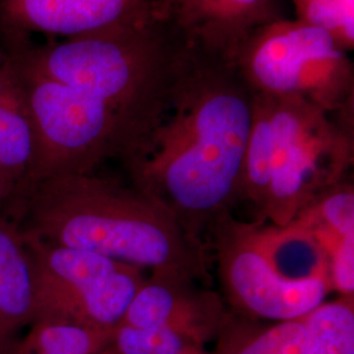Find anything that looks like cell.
I'll list each match as a JSON object with an SVG mask.
<instances>
[{
	"instance_id": "1",
	"label": "cell",
	"mask_w": 354,
	"mask_h": 354,
	"mask_svg": "<svg viewBox=\"0 0 354 354\" xmlns=\"http://www.w3.org/2000/svg\"><path fill=\"white\" fill-rule=\"evenodd\" d=\"M253 102L234 64L178 45L159 113L120 162L130 185L203 241L241 200Z\"/></svg>"
},
{
	"instance_id": "2",
	"label": "cell",
	"mask_w": 354,
	"mask_h": 354,
	"mask_svg": "<svg viewBox=\"0 0 354 354\" xmlns=\"http://www.w3.org/2000/svg\"><path fill=\"white\" fill-rule=\"evenodd\" d=\"M10 219L30 239L97 253L155 276L210 281L203 241L150 196L97 171L39 180Z\"/></svg>"
},
{
	"instance_id": "3",
	"label": "cell",
	"mask_w": 354,
	"mask_h": 354,
	"mask_svg": "<svg viewBox=\"0 0 354 354\" xmlns=\"http://www.w3.org/2000/svg\"><path fill=\"white\" fill-rule=\"evenodd\" d=\"M6 57L33 122L35 184L48 177L92 174L111 159L121 162L145 133L97 95L41 75L8 51Z\"/></svg>"
},
{
	"instance_id": "4",
	"label": "cell",
	"mask_w": 354,
	"mask_h": 354,
	"mask_svg": "<svg viewBox=\"0 0 354 354\" xmlns=\"http://www.w3.org/2000/svg\"><path fill=\"white\" fill-rule=\"evenodd\" d=\"M266 96L272 160L264 219L286 226L345 181L353 163V111L332 113L301 97Z\"/></svg>"
},
{
	"instance_id": "5",
	"label": "cell",
	"mask_w": 354,
	"mask_h": 354,
	"mask_svg": "<svg viewBox=\"0 0 354 354\" xmlns=\"http://www.w3.org/2000/svg\"><path fill=\"white\" fill-rule=\"evenodd\" d=\"M348 54L327 30L283 17L256 29L232 64L253 93L301 97L342 113L353 111Z\"/></svg>"
},
{
	"instance_id": "6",
	"label": "cell",
	"mask_w": 354,
	"mask_h": 354,
	"mask_svg": "<svg viewBox=\"0 0 354 354\" xmlns=\"http://www.w3.org/2000/svg\"><path fill=\"white\" fill-rule=\"evenodd\" d=\"M33 276V322H64L113 329L120 324L145 270L97 253L26 238Z\"/></svg>"
},
{
	"instance_id": "7",
	"label": "cell",
	"mask_w": 354,
	"mask_h": 354,
	"mask_svg": "<svg viewBox=\"0 0 354 354\" xmlns=\"http://www.w3.org/2000/svg\"><path fill=\"white\" fill-rule=\"evenodd\" d=\"M214 250L223 297L238 317L251 320H298L326 301V279L289 281L281 277L259 247L253 223L232 213L218 216L206 234Z\"/></svg>"
},
{
	"instance_id": "8",
	"label": "cell",
	"mask_w": 354,
	"mask_h": 354,
	"mask_svg": "<svg viewBox=\"0 0 354 354\" xmlns=\"http://www.w3.org/2000/svg\"><path fill=\"white\" fill-rule=\"evenodd\" d=\"M152 23V0H0L6 49L37 35L54 41Z\"/></svg>"
},
{
	"instance_id": "9",
	"label": "cell",
	"mask_w": 354,
	"mask_h": 354,
	"mask_svg": "<svg viewBox=\"0 0 354 354\" xmlns=\"http://www.w3.org/2000/svg\"><path fill=\"white\" fill-rule=\"evenodd\" d=\"M153 21L177 45L234 64L253 32L283 19L277 0H152Z\"/></svg>"
},
{
	"instance_id": "10",
	"label": "cell",
	"mask_w": 354,
	"mask_h": 354,
	"mask_svg": "<svg viewBox=\"0 0 354 354\" xmlns=\"http://www.w3.org/2000/svg\"><path fill=\"white\" fill-rule=\"evenodd\" d=\"M189 279L151 274L120 322L143 329L169 328L190 344L218 333L227 317L221 295Z\"/></svg>"
},
{
	"instance_id": "11",
	"label": "cell",
	"mask_w": 354,
	"mask_h": 354,
	"mask_svg": "<svg viewBox=\"0 0 354 354\" xmlns=\"http://www.w3.org/2000/svg\"><path fill=\"white\" fill-rule=\"evenodd\" d=\"M36 140L19 79L6 54L0 58V201L10 218L35 185Z\"/></svg>"
},
{
	"instance_id": "12",
	"label": "cell",
	"mask_w": 354,
	"mask_h": 354,
	"mask_svg": "<svg viewBox=\"0 0 354 354\" xmlns=\"http://www.w3.org/2000/svg\"><path fill=\"white\" fill-rule=\"evenodd\" d=\"M33 276L28 243L16 223L0 216V346L33 322Z\"/></svg>"
},
{
	"instance_id": "13",
	"label": "cell",
	"mask_w": 354,
	"mask_h": 354,
	"mask_svg": "<svg viewBox=\"0 0 354 354\" xmlns=\"http://www.w3.org/2000/svg\"><path fill=\"white\" fill-rule=\"evenodd\" d=\"M253 231L259 247L281 277L330 282L328 254L311 228L294 221L286 226L253 223Z\"/></svg>"
},
{
	"instance_id": "14",
	"label": "cell",
	"mask_w": 354,
	"mask_h": 354,
	"mask_svg": "<svg viewBox=\"0 0 354 354\" xmlns=\"http://www.w3.org/2000/svg\"><path fill=\"white\" fill-rule=\"evenodd\" d=\"M216 354H307L304 320L259 326L256 320L227 315Z\"/></svg>"
},
{
	"instance_id": "15",
	"label": "cell",
	"mask_w": 354,
	"mask_h": 354,
	"mask_svg": "<svg viewBox=\"0 0 354 354\" xmlns=\"http://www.w3.org/2000/svg\"><path fill=\"white\" fill-rule=\"evenodd\" d=\"M272 160V125L269 97L254 93L253 115L241 172V200L248 201L264 219Z\"/></svg>"
},
{
	"instance_id": "16",
	"label": "cell",
	"mask_w": 354,
	"mask_h": 354,
	"mask_svg": "<svg viewBox=\"0 0 354 354\" xmlns=\"http://www.w3.org/2000/svg\"><path fill=\"white\" fill-rule=\"evenodd\" d=\"M21 340H15L10 354H100L113 329L84 327L64 322H35Z\"/></svg>"
},
{
	"instance_id": "17",
	"label": "cell",
	"mask_w": 354,
	"mask_h": 354,
	"mask_svg": "<svg viewBox=\"0 0 354 354\" xmlns=\"http://www.w3.org/2000/svg\"><path fill=\"white\" fill-rule=\"evenodd\" d=\"M302 320L307 354H354L353 297L323 302Z\"/></svg>"
},
{
	"instance_id": "18",
	"label": "cell",
	"mask_w": 354,
	"mask_h": 354,
	"mask_svg": "<svg viewBox=\"0 0 354 354\" xmlns=\"http://www.w3.org/2000/svg\"><path fill=\"white\" fill-rule=\"evenodd\" d=\"M297 20L327 30L345 51L354 48V0H291Z\"/></svg>"
},
{
	"instance_id": "19",
	"label": "cell",
	"mask_w": 354,
	"mask_h": 354,
	"mask_svg": "<svg viewBox=\"0 0 354 354\" xmlns=\"http://www.w3.org/2000/svg\"><path fill=\"white\" fill-rule=\"evenodd\" d=\"M295 221L308 227L328 230L339 236H354L353 185L344 181L322 194Z\"/></svg>"
},
{
	"instance_id": "20",
	"label": "cell",
	"mask_w": 354,
	"mask_h": 354,
	"mask_svg": "<svg viewBox=\"0 0 354 354\" xmlns=\"http://www.w3.org/2000/svg\"><path fill=\"white\" fill-rule=\"evenodd\" d=\"M189 349L190 342L180 333L172 329L160 328L152 354H185Z\"/></svg>"
},
{
	"instance_id": "21",
	"label": "cell",
	"mask_w": 354,
	"mask_h": 354,
	"mask_svg": "<svg viewBox=\"0 0 354 354\" xmlns=\"http://www.w3.org/2000/svg\"><path fill=\"white\" fill-rule=\"evenodd\" d=\"M12 344H11V345H7V346H0V354H10V352H11V346H12Z\"/></svg>"
},
{
	"instance_id": "22",
	"label": "cell",
	"mask_w": 354,
	"mask_h": 354,
	"mask_svg": "<svg viewBox=\"0 0 354 354\" xmlns=\"http://www.w3.org/2000/svg\"><path fill=\"white\" fill-rule=\"evenodd\" d=\"M6 54V46H4V42H3V38L0 36V58Z\"/></svg>"
},
{
	"instance_id": "23",
	"label": "cell",
	"mask_w": 354,
	"mask_h": 354,
	"mask_svg": "<svg viewBox=\"0 0 354 354\" xmlns=\"http://www.w3.org/2000/svg\"><path fill=\"white\" fill-rule=\"evenodd\" d=\"M0 216H4V212H3V205H1V201H0Z\"/></svg>"
},
{
	"instance_id": "24",
	"label": "cell",
	"mask_w": 354,
	"mask_h": 354,
	"mask_svg": "<svg viewBox=\"0 0 354 354\" xmlns=\"http://www.w3.org/2000/svg\"><path fill=\"white\" fill-rule=\"evenodd\" d=\"M190 351H192V349H189V351H188V352H187V353H185V354L189 353Z\"/></svg>"
}]
</instances>
